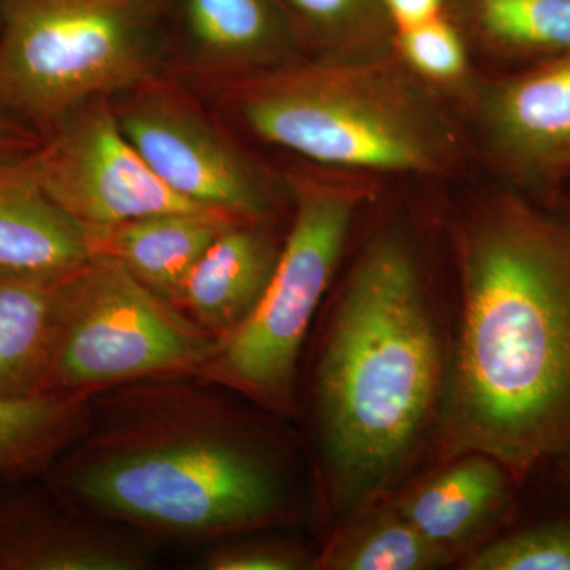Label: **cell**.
<instances>
[{"mask_svg": "<svg viewBox=\"0 0 570 570\" xmlns=\"http://www.w3.org/2000/svg\"><path fill=\"white\" fill-rule=\"evenodd\" d=\"M452 3L493 43L570 52V0H449Z\"/></svg>", "mask_w": 570, "mask_h": 570, "instance_id": "d6986e66", "label": "cell"}, {"mask_svg": "<svg viewBox=\"0 0 570 570\" xmlns=\"http://www.w3.org/2000/svg\"><path fill=\"white\" fill-rule=\"evenodd\" d=\"M91 400L78 393L0 397V479L50 469L85 433Z\"/></svg>", "mask_w": 570, "mask_h": 570, "instance_id": "ac0fdd59", "label": "cell"}, {"mask_svg": "<svg viewBox=\"0 0 570 570\" xmlns=\"http://www.w3.org/2000/svg\"><path fill=\"white\" fill-rule=\"evenodd\" d=\"M277 3L299 40L303 36L330 40L390 24L382 0H277Z\"/></svg>", "mask_w": 570, "mask_h": 570, "instance_id": "7402d4cb", "label": "cell"}, {"mask_svg": "<svg viewBox=\"0 0 570 570\" xmlns=\"http://www.w3.org/2000/svg\"><path fill=\"white\" fill-rule=\"evenodd\" d=\"M439 373L415 255L381 236L348 277L318 365L322 442L341 504L363 508L393 482L431 417Z\"/></svg>", "mask_w": 570, "mask_h": 570, "instance_id": "3957f363", "label": "cell"}, {"mask_svg": "<svg viewBox=\"0 0 570 570\" xmlns=\"http://www.w3.org/2000/svg\"><path fill=\"white\" fill-rule=\"evenodd\" d=\"M24 156L0 157V269L61 279L91 257L88 236L45 193Z\"/></svg>", "mask_w": 570, "mask_h": 570, "instance_id": "4fadbf2b", "label": "cell"}, {"mask_svg": "<svg viewBox=\"0 0 570 570\" xmlns=\"http://www.w3.org/2000/svg\"><path fill=\"white\" fill-rule=\"evenodd\" d=\"M279 250L264 220L228 225L190 269L175 305L220 343L253 313Z\"/></svg>", "mask_w": 570, "mask_h": 570, "instance_id": "7c38bea8", "label": "cell"}, {"mask_svg": "<svg viewBox=\"0 0 570 570\" xmlns=\"http://www.w3.org/2000/svg\"><path fill=\"white\" fill-rule=\"evenodd\" d=\"M164 13L206 81L284 66L299 41L277 0H164Z\"/></svg>", "mask_w": 570, "mask_h": 570, "instance_id": "30bf717a", "label": "cell"}, {"mask_svg": "<svg viewBox=\"0 0 570 570\" xmlns=\"http://www.w3.org/2000/svg\"><path fill=\"white\" fill-rule=\"evenodd\" d=\"M219 340L108 255L63 277L47 393L94 396L135 382L198 374Z\"/></svg>", "mask_w": 570, "mask_h": 570, "instance_id": "8992f818", "label": "cell"}, {"mask_svg": "<svg viewBox=\"0 0 570 570\" xmlns=\"http://www.w3.org/2000/svg\"><path fill=\"white\" fill-rule=\"evenodd\" d=\"M494 149L513 167L546 174L570 160V52L498 86L485 102Z\"/></svg>", "mask_w": 570, "mask_h": 570, "instance_id": "5bb4252c", "label": "cell"}, {"mask_svg": "<svg viewBox=\"0 0 570 570\" xmlns=\"http://www.w3.org/2000/svg\"><path fill=\"white\" fill-rule=\"evenodd\" d=\"M382 3L392 28L401 31L441 17L448 11L449 0H382Z\"/></svg>", "mask_w": 570, "mask_h": 570, "instance_id": "d4e9b609", "label": "cell"}, {"mask_svg": "<svg viewBox=\"0 0 570 570\" xmlns=\"http://www.w3.org/2000/svg\"><path fill=\"white\" fill-rule=\"evenodd\" d=\"M62 279H43L0 269L2 400L47 393L56 303Z\"/></svg>", "mask_w": 570, "mask_h": 570, "instance_id": "2e32d148", "label": "cell"}, {"mask_svg": "<svg viewBox=\"0 0 570 570\" xmlns=\"http://www.w3.org/2000/svg\"><path fill=\"white\" fill-rule=\"evenodd\" d=\"M397 47L406 61L433 80H455L466 69V50L449 11L433 20L401 29Z\"/></svg>", "mask_w": 570, "mask_h": 570, "instance_id": "603a6c76", "label": "cell"}, {"mask_svg": "<svg viewBox=\"0 0 570 570\" xmlns=\"http://www.w3.org/2000/svg\"><path fill=\"white\" fill-rule=\"evenodd\" d=\"M40 141L41 137L36 130L0 111V157L31 153Z\"/></svg>", "mask_w": 570, "mask_h": 570, "instance_id": "484cf974", "label": "cell"}, {"mask_svg": "<svg viewBox=\"0 0 570 570\" xmlns=\"http://www.w3.org/2000/svg\"><path fill=\"white\" fill-rule=\"evenodd\" d=\"M448 407L456 453L524 471L570 452V232L520 204L469 225Z\"/></svg>", "mask_w": 570, "mask_h": 570, "instance_id": "6da1fadb", "label": "cell"}, {"mask_svg": "<svg viewBox=\"0 0 570 570\" xmlns=\"http://www.w3.org/2000/svg\"><path fill=\"white\" fill-rule=\"evenodd\" d=\"M204 569L209 570H294L302 560L294 551L268 543H228L206 554Z\"/></svg>", "mask_w": 570, "mask_h": 570, "instance_id": "cb8c5ba5", "label": "cell"}, {"mask_svg": "<svg viewBox=\"0 0 570 570\" xmlns=\"http://www.w3.org/2000/svg\"><path fill=\"white\" fill-rule=\"evenodd\" d=\"M294 223L264 295L198 373L275 411L291 407L303 341L358 206L355 190L311 178L294 179Z\"/></svg>", "mask_w": 570, "mask_h": 570, "instance_id": "52a82bcc", "label": "cell"}, {"mask_svg": "<svg viewBox=\"0 0 570 570\" xmlns=\"http://www.w3.org/2000/svg\"><path fill=\"white\" fill-rule=\"evenodd\" d=\"M127 140L176 195L239 220H265L264 176L212 116L160 77L111 99Z\"/></svg>", "mask_w": 570, "mask_h": 570, "instance_id": "ba28073f", "label": "cell"}, {"mask_svg": "<svg viewBox=\"0 0 570 570\" xmlns=\"http://www.w3.org/2000/svg\"><path fill=\"white\" fill-rule=\"evenodd\" d=\"M145 543L89 523L59 499L18 494L0 499V570H141Z\"/></svg>", "mask_w": 570, "mask_h": 570, "instance_id": "8fae6325", "label": "cell"}, {"mask_svg": "<svg viewBox=\"0 0 570 570\" xmlns=\"http://www.w3.org/2000/svg\"><path fill=\"white\" fill-rule=\"evenodd\" d=\"M469 570H570V521L540 524L491 543Z\"/></svg>", "mask_w": 570, "mask_h": 570, "instance_id": "44dd1931", "label": "cell"}, {"mask_svg": "<svg viewBox=\"0 0 570 570\" xmlns=\"http://www.w3.org/2000/svg\"><path fill=\"white\" fill-rule=\"evenodd\" d=\"M449 550L426 539L400 512L367 523L344 540L326 568L340 570H423L436 568Z\"/></svg>", "mask_w": 570, "mask_h": 570, "instance_id": "ffe728a7", "label": "cell"}, {"mask_svg": "<svg viewBox=\"0 0 570 570\" xmlns=\"http://www.w3.org/2000/svg\"><path fill=\"white\" fill-rule=\"evenodd\" d=\"M238 220L219 213H159L85 232L92 255L115 258L174 303L202 255L225 227Z\"/></svg>", "mask_w": 570, "mask_h": 570, "instance_id": "9a60e30c", "label": "cell"}, {"mask_svg": "<svg viewBox=\"0 0 570 570\" xmlns=\"http://www.w3.org/2000/svg\"><path fill=\"white\" fill-rule=\"evenodd\" d=\"M208 82L262 140L313 163L417 175L444 167V126L385 71L284 63Z\"/></svg>", "mask_w": 570, "mask_h": 570, "instance_id": "277c9868", "label": "cell"}, {"mask_svg": "<svg viewBox=\"0 0 570 570\" xmlns=\"http://www.w3.org/2000/svg\"><path fill=\"white\" fill-rule=\"evenodd\" d=\"M62 502L97 519L212 540L291 513L283 478L208 389L135 382L91 400L81 438L56 460Z\"/></svg>", "mask_w": 570, "mask_h": 570, "instance_id": "7a4b0ae2", "label": "cell"}, {"mask_svg": "<svg viewBox=\"0 0 570 570\" xmlns=\"http://www.w3.org/2000/svg\"><path fill=\"white\" fill-rule=\"evenodd\" d=\"M482 453H466L420 487L397 512L431 542L450 549L491 519L505 499V471Z\"/></svg>", "mask_w": 570, "mask_h": 570, "instance_id": "e0dca14e", "label": "cell"}, {"mask_svg": "<svg viewBox=\"0 0 570 570\" xmlns=\"http://www.w3.org/2000/svg\"><path fill=\"white\" fill-rule=\"evenodd\" d=\"M164 0H0V111L50 134L164 77Z\"/></svg>", "mask_w": 570, "mask_h": 570, "instance_id": "5b68a950", "label": "cell"}, {"mask_svg": "<svg viewBox=\"0 0 570 570\" xmlns=\"http://www.w3.org/2000/svg\"><path fill=\"white\" fill-rule=\"evenodd\" d=\"M24 157L45 193L82 228L149 214L217 213L184 200L153 174L124 135L111 99L70 112Z\"/></svg>", "mask_w": 570, "mask_h": 570, "instance_id": "9c48e42d", "label": "cell"}]
</instances>
